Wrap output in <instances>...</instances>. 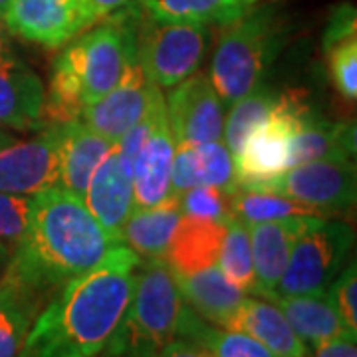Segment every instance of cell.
Segmentation results:
<instances>
[{"label": "cell", "instance_id": "obj_44", "mask_svg": "<svg viewBox=\"0 0 357 357\" xmlns=\"http://www.w3.org/2000/svg\"><path fill=\"white\" fill-rule=\"evenodd\" d=\"M4 135H6V133H4V131H2V133H0V139H2V137H4Z\"/></svg>", "mask_w": 357, "mask_h": 357}, {"label": "cell", "instance_id": "obj_18", "mask_svg": "<svg viewBox=\"0 0 357 357\" xmlns=\"http://www.w3.org/2000/svg\"><path fill=\"white\" fill-rule=\"evenodd\" d=\"M112 141L89 129L82 119L58 126V165L60 187L84 197L89 178L112 149Z\"/></svg>", "mask_w": 357, "mask_h": 357}, {"label": "cell", "instance_id": "obj_25", "mask_svg": "<svg viewBox=\"0 0 357 357\" xmlns=\"http://www.w3.org/2000/svg\"><path fill=\"white\" fill-rule=\"evenodd\" d=\"M324 56L333 88L347 102L357 98V13L354 6L342 4L333 8L324 32Z\"/></svg>", "mask_w": 357, "mask_h": 357}, {"label": "cell", "instance_id": "obj_14", "mask_svg": "<svg viewBox=\"0 0 357 357\" xmlns=\"http://www.w3.org/2000/svg\"><path fill=\"white\" fill-rule=\"evenodd\" d=\"M82 199L96 220L121 243V230L133 213L135 203L131 161L119 151L117 143L112 145L93 171Z\"/></svg>", "mask_w": 357, "mask_h": 357}, {"label": "cell", "instance_id": "obj_8", "mask_svg": "<svg viewBox=\"0 0 357 357\" xmlns=\"http://www.w3.org/2000/svg\"><path fill=\"white\" fill-rule=\"evenodd\" d=\"M314 114L300 91L280 93L266 121L246 139L241 153L232 157L236 185L250 187L286 171L290 141Z\"/></svg>", "mask_w": 357, "mask_h": 357}, {"label": "cell", "instance_id": "obj_23", "mask_svg": "<svg viewBox=\"0 0 357 357\" xmlns=\"http://www.w3.org/2000/svg\"><path fill=\"white\" fill-rule=\"evenodd\" d=\"M266 300L274 302L286 316L296 335L306 347H318L319 344L337 335L351 333L344 326L332 298L326 294H300V296H276L270 294Z\"/></svg>", "mask_w": 357, "mask_h": 357}, {"label": "cell", "instance_id": "obj_21", "mask_svg": "<svg viewBox=\"0 0 357 357\" xmlns=\"http://www.w3.org/2000/svg\"><path fill=\"white\" fill-rule=\"evenodd\" d=\"M225 330L243 332L255 337L278 357L307 356V347L296 335L280 307L266 298L262 300L246 296Z\"/></svg>", "mask_w": 357, "mask_h": 357}, {"label": "cell", "instance_id": "obj_2", "mask_svg": "<svg viewBox=\"0 0 357 357\" xmlns=\"http://www.w3.org/2000/svg\"><path fill=\"white\" fill-rule=\"evenodd\" d=\"M117 244L121 243L96 220L82 197L56 187L34 197L28 230L13 248L2 284L42 310Z\"/></svg>", "mask_w": 357, "mask_h": 357}, {"label": "cell", "instance_id": "obj_19", "mask_svg": "<svg viewBox=\"0 0 357 357\" xmlns=\"http://www.w3.org/2000/svg\"><path fill=\"white\" fill-rule=\"evenodd\" d=\"M208 185L234 191V161L225 141H208L192 147H177L171 165V195H183L192 187Z\"/></svg>", "mask_w": 357, "mask_h": 357}, {"label": "cell", "instance_id": "obj_15", "mask_svg": "<svg viewBox=\"0 0 357 357\" xmlns=\"http://www.w3.org/2000/svg\"><path fill=\"white\" fill-rule=\"evenodd\" d=\"M46 89L38 74L14 56L10 48L0 52V128L36 131L44 119Z\"/></svg>", "mask_w": 357, "mask_h": 357}, {"label": "cell", "instance_id": "obj_36", "mask_svg": "<svg viewBox=\"0 0 357 357\" xmlns=\"http://www.w3.org/2000/svg\"><path fill=\"white\" fill-rule=\"evenodd\" d=\"M306 357H357V333H344L328 340L314 347V354Z\"/></svg>", "mask_w": 357, "mask_h": 357}, {"label": "cell", "instance_id": "obj_43", "mask_svg": "<svg viewBox=\"0 0 357 357\" xmlns=\"http://www.w3.org/2000/svg\"><path fill=\"white\" fill-rule=\"evenodd\" d=\"M241 2H243L244 6H250V4H255L256 0H241Z\"/></svg>", "mask_w": 357, "mask_h": 357}, {"label": "cell", "instance_id": "obj_10", "mask_svg": "<svg viewBox=\"0 0 357 357\" xmlns=\"http://www.w3.org/2000/svg\"><path fill=\"white\" fill-rule=\"evenodd\" d=\"M58 126H46L30 139H0V191L36 197L60 187Z\"/></svg>", "mask_w": 357, "mask_h": 357}, {"label": "cell", "instance_id": "obj_20", "mask_svg": "<svg viewBox=\"0 0 357 357\" xmlns=\"http://www.w3.org/2000/svg\"><path fill=\"white\" fill-rule=\"evenodd\" d=\"M227 222L181 215L165 252V264L173 274L185 276L217 264Z\"/></svg>", "mask_w": 357, "mask_h": 357}, {"label": "cell", "instance_id": "obj_6", "mask_svg": "<svg viewBox=\"0 0 357 357\" xmlns=\"http://www.w3.org/2000/svg\"><path fill=\"white\" fill-rule=\"evenodd\" d=\"M141 8V6H139ZM211 44V26L159 22L139 10L135 52L147 79L171 89L199 72Z\"/></svg>", "mask_w": 357, "mask_h": 357}, {"label": "cell", "instance_id": "obj_35", "mask_svg": "<svg viewBox=\"0 0 357 357\" xmlns=\"http://www.w3.org/2000/svg\"><path fill=\"white\" fill-rule=\"evenodd\" d=\"M328 296L332 298L344 326L351 333H357V268L351 260L342 268V272L333 278L328 288Z\"/></svg>", "mask_w": 357, "mask_h": 357}, {"label": "cell", "instance_id": "obj_9", "mask_svg": "<svg viewBox=\"0 0 357 357\" xmlns=\"http://www.w3.org/2000/svg\"><path fill=\"white\" fill-rule=\"evenodd\" d=\"M250 189L272 191L314 208L319 217L340 215L354 208L357 175L354 159H321L294 165Z\"/></svg>", "mask_w": 357, "mask_h": 357}, {"label": "cell", "instance_id": "obj_37", "mask_svg": "<svg viewBox=\"0 0 357 357\" xmlns=\"http://www.w3.org/2000/svg\"><path fill=\"white\" fill-rule=\"evenodd\" d=\"M129 2H133V0H79L82 10H84V20H86L88 28L98 24L100 20L114 14L115 10L128 6Z\"/></svg>", "mask_w": 357, "mask_h": 357}, {"label": "cell", "instance_id": "obj_27", "mask_svg": "<svg viewBox=\"0 0 357 357\" xmlns=\"http://www.w3.org/2000/svg\"><path fill=\"white\" fill-rule=\"evenodd\" d=\"M141 10L159 22L225 26L238 20L244 13L241 0H137Z\"/></svg>", "mask_w": 357, "mask_h": 357}, {"label": "cell", "instance_id": "obj_11", "mask_svg": "<svg viewBox=\"0 0 357 357\" xmlns=\"http://www.w3.org/2000/svg\"><path fill=\"white\" fill-rule=\"evenodd\" d=\"M225 103L211 77L197 72L169 89L165 100L167 121L177 147H192L222 139Z\"/></svg>", "mask_w": 357, "mask_h": 357}, {"label": "cell", "instance_id": "obj_41", "mask_svg": "<svg viewBox=\"0 0 357 357\" xmlns=\"http://www.w3.org/2000/svg\"><path fill=\"white\" fill-rule=\"evenodd\" d=\"M8 2H10V0H0V18H2V14H4V10H6Z\"/></svg>", "mask_w": 357, "mask_h": 357}, {"label": "cell", "instance_id": "obj_46", "mask_svg": "<svg viewBox=\"0 0 357 357\" xmlns=\"http://www.w3.org/2000/svg\"><path fill=\"white\" fill-rule=\"evenodd\" d=\"M304 357H306V356H304Z\"/></svg>", "mask_w": 357, "mask_h": 357}, {"label": "cell", "instance_id": "obj_13", "mask_svg": "<svg viewBox=\"0 0 357 357\" xmlns=\"http://www.w3.org/2000/svg\"><path fill=\"white\" fill-rule=\"evenodd\" d=\"M151 88L153 84L145 76L137 60V52L133 48L119 82L102 100L84 109L82 121L96 133L103 135L105 139L117 143L119 137L145 114Z\"/></svg>", "mask_w": 357, "mask_h": 357}, {"label": "cell", "instance_id": "obj_39", "mask_svg": "<svg viewBox=\"0 0 357 357\" xmlns=\"http://www.w3.org/2000/svg\"><path fill=\"white\" fill-rule=\"evenodd\" d=\"M13 248L14 246L0 241V284H2L4 276H6V272H8V266H10V260H13Z\"/></svg>", "mask_w": 357, "mask_h": 357}, {"label": "cell", "instance_id": "obj_40", "mask_svg": "<svg viewBox=\"0 0 357 357\" xmlns=\"http://www.w3.org/2000/svg\"><path fill=\"white\" fill-rule=\"evenodd\" d=\"M6 48H10V46H8V40H6V36H4V30H2V26H0V52L6 50Z\"/></svg>", "mask_w": 357, "mask_h": 357}, {"label": "cell", "instance_id": "obj_32", "mask_svg": "<svg viewBox=\"0 0 357 357\" xmlns=\"http://www.w3.org/2000/svg\"><path fill=\"white\" fill-rule=\"evenodd\" d=\"M40 307L13 288L0 284V357H20Z\"/></svg>", "mask_w": 357, "mask_h": 357}, {"label": "cell", "instance_id": "obj_42", "mask_svg": "<svg viewBox=\"0 0 357 357\" xmlns=\"http://www.w3.org/2000/svg\"><path fill=\"white\" fill-rule=\"evenodd\" d=\"M119 357H157V356H149V354H126V356Z\"/></svg>", "mask_w": 357, "mask_h": 357}, {"label": "cell", "instance_id": "obj_22", "mask_svg": "<svg viewBox=\"0 0 357 357\" xmlns=\"http://www.w3.org/2000/svg\"><path fill=\"white\" fill-rule=\"evenodd\" d=\"M175 278L185 304L199 318L217 328H227L230 318L236 314V310L246 298L243 290H238L234 284L227 280V276L220 272L217 264L199 270L195 274H175Z\"/></svg>", "mask_w": 357, "mask_h": 357}, {"label": "cell", "instance_id": "obj_17", "mask_svg": "<svg viewBox=\"0 0 357 357\" xmlns=\"http://www.w3.org/2000/svg\"><path fill=\"white\" fill-rule=\"evenodd\" d=\"M316 218L319 217H290L248 227L260 298L274 294L286 270L294 243Z\"/></svg>", "mask_w": 357, "mask_h": 357}, {"label": "cell", "instance_id": "obj_16", "mask_svg": "<svg viewBox=\"0 0 357 357\" xmlns=\"http://www.w3.org/2000/svg\"><path fill=\"white\" fill-rule=\"evenodd\" d=\"M175 151L177 145L169 129L167 109L163 107L155 119L149 137L131 163L135 208L153 206L171 195V165Z\"/></svg>", "mask_w": 357, "mask_h": 357}, {"label": "cell", "instance_id": "obj_1", "mask_svg": "<svg viewBox=\"0 0 357 357\" xmlns=\"http://www.w3.org/2000/svg\"><path fill=\"white\" fill-rule=\"evenodd\" d=\"M141 260L117 244L40 310L20 357H100L128 312Z\"/></svg>", "mask_w": 357, "mask_h": 357}, {"label": "cell", "instance_id": "obj_24", "mask_svg": "<svg viewBox=\"0 0 357 357\" xmlns=\"http://www.w3.org/2000/svg\"><path fill=\"white\" fill-rule=\"evenodd\" d=\"M178 220L181 204L177 195H169L147 208H133L121 230V244L131 248L141 260H163Z\"/></svg>", "mask_w": 357, "mask_h": 357}, {"label": "cell", "instance_id": "obj_12", "mask_svg": "<svg viewBox=\"0 0 357 357\" xmlns=\"http://www.w3.org/2000/svg\"><path fill=\"white\" fill-rule=\"evenodd\" d=\"M0 20L14 36L44 48H64L88 30L79 0H10Z\"/></svg>", "mask_w": 357, "mask_h": 357}, {"label": "cell", "instance_id": "obj_29", "mask_svg": "<svg viewBox=\"0 0 357 357\" xmlns=\"http://www.w3.org/2000/svg\"><path fill=\"white\" fill-rule=\"evenodd\" d=\"M278 100H280V93L270 86H264L262 82L260 86L250 89L246 96L230 105L229 115L225 117L222 139L232 157L241 153L246 139L266 121Z\"/></svg>", "mask_w": 357, "mask_h": 357}, {"label": "cell", "instance_id": "obj_3", "mask_svg": "<svg viewBox=\"0 0 357 357\" xmlns=\"http://www.w3.org/2000/svg\"><path fill=\"white\" fill-rule=\"evenodd\" d=\"M139 10L137 0L129 2L89 26L56 56L44 100L48 126L82 119L84 109L102 100L119 82L129 54L135 48Z\"/></svg>", "mask_w": 357, "mask_h": 357}, {"label": "cell", "instance_id": "obj_7", "mask_svg": "<svg viewBox=\"0 0 357 357\" xmlns=\"http://www.w3.org/2000/svg\"><path fill=\"white\" fill-rule=\"evenodd\" d=\"M354 229L344 220L319 217L294 243L276 296L326 294L347 264L354 248Z\"/></svg>", "mask_w": 357, "mask_h": 357}, {"label": "cell", "instance_id": "obj_45", "mask_svg": "<svg viewBox=\"0 0 357 357\" xmlns=\"http://www.w3.org/2000/svg\"><path fill=\"white\" fill-rule=\"evenodd\" d=\"M0 133H2V129H0Z\"/></svg>", "mask_w": 357, "mask_h": 357}, {"label": "cell", "instance_id": "obj_33", "mask_svg": "<svg viewBox=\"0 0 357 357\" xmlns=\"http://www.w3.org/2000/svg\"><path fill=\"white\" fill-rule=\"evenodd\" d=\"M178 204H181V215H189V217L211 218L220 222H227L232 217L229 191H222L218 187H208V185L192 187L183 195H178Z\"/></svg>", "mask_w": 357, "mask_h": 357}, {"label": "cell", "instance_id": "obj_26", "mask_svg": "<svg viewBox=\"0 0 357 357\" xmlns=\"http://www.w3.org/2000/svg\"><path fill=\"white\" fill-rule=\"evenodd\" d=\"M356 155V126L333 123L314 114L290 141L288 169L321 159H354Z\"/></svg>", "mask_w": 357, "mask_h": 357}, {"label": "cell", "instance_id": "obj_38", "mask_svg": "<svg viewBox=\"0 0 357 357\" xmlns=\"http://www.w3.org/2000/svg\"><path fill=\"white\" fill-rule=\"evenodd\" d=\"M157 357H213L208 349L189 337H173Z\"/></svg>", "mask_w": 357, "mask_h": 357}, {"label": "cell", "instance_id": "obj_30", "mask_svg": "<svg viewBox=\"0 0 357 357\" xmlns=\"http://www.w3.org/2000/svg\"><path fill=\"white\" fill-rule=\"evenodd\" d=\"M229 199L232 217L241 218L248 227L290 217H319L314 208L306 204L272 191H260V189L236 185V189L229 192Z\"/></svg>", "mask_w": 357, "mask_h": 357}, {"label": "cell", "instance_id": "obj_34", "mask_svg": "<svg viewBox=\"0 0 357 357\" xmlns=\"http://www.w3.org/2000/svg\"><path fill=\"white\" fill-rule=\"evenodd\" d=\"M34 197H18L0 191V241L10 246L22 241L28 230Z\"/></svg>", "mask_w": 357, "mask_h": 357}, {"label": "cell", "instance_id": "obj_4", "mask_svg": "<svg viewBox=\"0 0 357 357\" xmlns=\"http://www.w3.org/2000/svg\"><path fill=\"white\" fill-rule=\"evenodd\" d=\"M284 42V18L270 6L244 13L238 20L225 26L208 74L225 105H232L264 82Z\"/></svg>", "mask_w": 357, "mask_h": 357}, {"label": "cell", "instance_id": "obj_5", "mask_svg": "<svg viewBox=\"0 0 357 357\" xmlns=\"http://www.w3.org/2000/svg\"><path fill=\"white\" fill-rule=\"evenodd\" d=\"M185 307L177 278L165 260H143L128 312L100 357L159 356L177 335Z\"/></svg>", "mask_w": 357, "mask_h": 357}, {"label": "cell", "instance_id": "obj_31", "mask_svg": "<svg viewBox=\"0 0 357 357\" xmlns=\"http://www.w3.org/2000/svg\"><path fill=\"white\" fill-rule=\"evenodd\" d=\"M217 266L227 276V280L234 284L238 290L258 296L250 232H248V225L243 222L241 218L230 217L227 220V230H225V238L220 244Z\"/></svg>", "mask_w": 357, "mask_h": 357}, {"label": "cell", "instance_id": "obj_28", "mask_svg": "<svg viewBox=\"0 0 357 357\" xmlns=\"http://www.w3.org/2000/svg\"><path fill=\"white\" fill-rule=\"evenodd\" d=\"M175 337H189L208 349L213 357H278L243 332L206 324L191 307H185Z\"/></svg>", "mask_w": 357, "mask_h": 357}]
</instances>
